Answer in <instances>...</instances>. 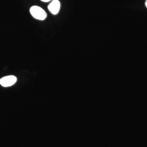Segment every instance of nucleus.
Here are the masks:
<instances>
[{"instance_id":"obj_1","label":"nucleus","mask_w":147,"mask_h":147,"mask_svg":"<svg viewBox=\"0 0 147 147\" xmlns=\"http://www.w3.org/2000/svg\"><path fill=\"white\" fill-rule=\"evenodd\" d=\"M30 11L32 16L37 20L43 21L47 16L45 11L38 6H33L30 9Z\"/></svg>"},{"instance_id":"obj_2","label":"nucleus","mask_w":147,"mask_h":147,"mask_svg":"<svg viewBox=\"0 0 147 147\" xmlns=\"http://www.w3.org/2000/svg\"><path fill=\"white\" fill-rule=\"evenodd\" d=\"M17 81V78L13 75L3 77L0 79V84L3 86L7 87L12 86Z\"/></svg>"},{"instance_id":"obj_3","label":"nucleus","mask_w":147,"mask_h":147,"mask_svg":"<svg viewBox=\"0 0 147 147\" xmlns=\"http://www.w3.org/2000/svg\"><path fill=\"white\" fill-rule=\"evenodd\" d=\"M61 4L59 0H53L48 5V9L53 15L59 13L60 9Z\"/></svg>"},{"instance_id":"obj_4","label":"nucleus","mask_w":147,"mask_h":147,"mask_svg":"<svg viewBox=\"0 0 147 147\" xmlns=\"http://www.w3.org/2000/svg\"><path fill=\"white\" fill-rule=\"evenodd\" d=\"M40 1H42L43 2H49L50 1H52V0H40Z\"/></svg>"},{"instance_id":"obj_5","label":"nucleus","mask_w":147,"mask_h":147,"mask_svg":"<svg viewBox=\"0 0 147 147\" xmlns=\"http://www.w3.org/2000/svg\"><path fill=\"white\" fill-rule=\"evenodd\" d=\"M145 5H146V7L147 8V0L145 2Z\"/></svg>"}]
</instances>
